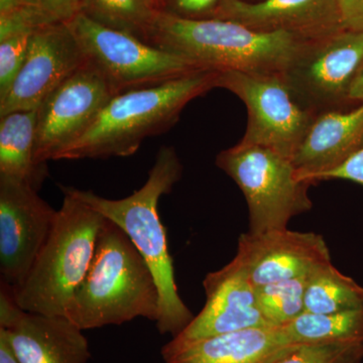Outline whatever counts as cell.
<instances>
[{
    "label": "cell",
    "instance_id": "cell-26",
    "mask_svg": "<svg viewBox=\"0 0 363 363\" xmlns=\"http://www.w3.org/2000/svg\"><path fill=\"white\" fill-rule=\"evenodd\" d=\"M226 0H162L161 13L189 20L216 18Z\"/></svg>",
    "mask_w": 363,
    "mask_h": 363
},
{
    "label": "cell",
    "instance_id": "cell-31",
    "mask_svg": "<svg viewBox=\"0 0 363 363\" xmlns=\"http://www.w3.org/2000/svg\"><path fill=\"white\" fill-rule=\"evenodd\" d=\"M350 100L353 104H363V71L351 88Z\"/></svg>",
    "mask_w": 363,
    "mask_h": 363
},
{
    "label": "cell",
    "instance_id": "cell-13",
    "mask_svg": "<svg viewBox=\"0 0 363 363\" xmlns=\"http://www.w3.org/2000/svg\"><path fill=\"white\" fill-rule=\"evenodd\" d=\"M233 262L255 288L308 276L332 262L321 234L288 228L241 234Z\"/></svg>",
    "mask_w": 363,
    "mask_h": 363
},
{
    "label": "cell",
    "instance_id": "cell-34",
    "mask_svg": "<svg viewBox=\"0 0 363 363\" xmlns=\"http://www.w3.org/2000/svg\"><path fill=\"white\" fill-rule=\"evenodd\" d=\"M245 1L255 2V1H259V0H245Z\"/></svg>",
    "mask_w": 363,
    "mask_h": 363
},
{
    "label": "cell",
    "instance_id": "cell-9",
    "mask_svg": "<svg viewBox=\"0 0 363 363\" xmlns=\"http://www.w3.org/2000/svg\"><path fill=\"white\" fill-rule=\"evenodd\" d=\"M216 88L233 92L247 109L240 143L259 145L292 160L315 114L294 96L281 73L217 72Z\"/></svg>",
    "mask_w": 363,
    "mask_h": 363
},
{
    "label": "cell",
    "instance_id": "cell-32",
    "mask_svg": "<svg viewBox=\"0 0 363 363\" xmlns=\"http://www.w3.org/2000/svg\"><path fill=\"white\" fill-rule=\"evenodd\" d=\"M20 6L18 0H0V16L11 13Z\"/></svg>",
    "mask_w": 363,
    "mask_h": 363
},
{
    "label": "cell",
    "instance_id": "cell-4",
    "mask_svg": "<svg viewBox=\"0 0 363 363\" xmlns=\"http://www.w3.org/2000/svg\"><path fill=\"white\" fill-rule=\"evenodd\" d=\"M214 72L283 73L304 40L291 33H264L219 18L189 20L157 14L145 40Z\"/></svg>",
    "mask_w": 363,
    "mask_h": 363
},
{
    "label": "cell",
    "instance_id": "cell-21",
    "mask_svg": "<svg viewBox=\"0 0 363 363\" xmlns=\"http://www.w3.org/2000/svg\"><path fill=\"white\" fill-rule=\"evenodd\" d=\"M360 308H363V286L332 262L310 274L306 289V313L332 314Z\"/></svg>",
    "mask_w": 363,
    "mask_h": 363
},
{
    "label": "cell",
    "instance_id": "cell-23",
    "mask_svg": "<svg viewBox=\"0 0 363 363\" xmlns=\"http://www.w3.org/2000/svg\"><path fill=\"white\" fill-rule=\"evenodd\" d=\"M310 274L257 288L260 311L272 326H285L305 313L306 289Z\"/></svg>",
    "mask_w": 363,
    "mask_h": 363
},
{
    "label": "cell",
    "instance_id": "cell-1",
    "mask_svg": "<svg viewBox=\"0 0 363 363\" xmlns=\"http://www.w3.org/2000/svg\"><path fill=\"white\" fill-rule=\"evenodd\" d=\"M182 174L183 164L175 147L164 145L157 152L147 182L128 197L107 199L92 191L67 186L79 199L128 234L157 281L160 294L157 330L173 336L178 335L194 316L179 295L167 231L157 206L162 196L169 194L181 180Z\"/></svg>",
    "mask_w": 363,
    "mask_h": 363
},
{
    "label": "cell",
    "instance_id": "cell-14",
    "mask_svg": "<svg viewBox=\"0 0 363 363\" xmlns=\"http://www.w3.org/2000/svg\"><path fill=\"white\" fill-rule=\"evenodd\" d=\"M83 330L65 316L26 312L9 286L0 289V333L20 363H87L91 353Z\"/></svg>",
    "mask_w": 363,
    "mask_h": 363
},
{
    "label": "cell",
    "instance_id": "cell-2",
    "mask_svg": "<svg viewBox=\"0 0 363 363\" xmlns=\"http://www.w3.org/2000/svg\"><path fill=\"white\" fill-rule=\"evenodd\" d=\"M159 308V290L149 266L128 234L106 219L66 317L84 331L140 317L156 322Z\"/></svg>",
    "mask_w": 363,
    "mask_h": 363
},
{
    "label": "cell",
    "instance_id": "cell-25",
    "mask_svg": "<svg viewBox=\"0 0 363 363\" xmlns=\"http://www.w3.org/2000/svg\"><path fill=\"white\" fill-rule=\"evenodd\" d=\"M35 32L13 33L0 40V97L11 88L25 63L30 38Z\"/></svg>",
    "mask_w": 363,
    "mask_h": 363
},
{
    "label": "cell",
    "instance_id": "cell-6",
    "mask_svg": "<svg viewBox=\"0 0 363 363\" xmlns=\"http://www.w3.org/2000/svg\"><path fill=\"white\" fill-rule=\"evenodd\" d=\"M215 164L240 189L248 207L250 231L288 228L294 217L313 208L311 184L298 180L292 162L278 152L238 143L217 155Z\"/></svg>",
    "mask_w": 363,
    "mask_h": 363
},
{
    "label": "cell",
    "instance_id": "cell-12",
    "mask_svg": "<svg viewBox=\"0 0 363 363\" xmlns=\"http://www.w3.org/2000/svg\"><path fill=\"white\" fill-rule=\"evenodd\" d=\"M86 62L66 23L42 26L33 33L25 63L9 91L0 97V116L35 111L45 98Z\"/></svg>",
    "mask_w": 363,
    "mask_h": 363
},
{
    "label": "cell",
    "instance_id": "cell-3",
    "mask_svg": "<svg viewBox=\"0 0 363 363\" xmlns=\"http://www.w3.org/2000/svg\"><path fill=\"white\" fill-rule=\"evenodd\" d=\"M217 72L201 70L111 98L92 125L59 160L130 157L143 140L173 128L189 102L216 88Z\"/></svg>",
    "mask_w": 363,
    "mask_h": 363
},
{
    "label": "cell",
    "instance_id": "cell-11",
    "mask_svg": "<svg viewBox=\"0 0 363 363\" xmlns=\"http://www.w3.org/2000/svg\"><path fill=\"white\" fill-rule=\"evenodd\" d=\"M57 212L35 189L0 176L1 283L13 288L26 279L51 233Z\"/></svg>",
    "mask_w": 363,
    "mask_h": 363
},
{
    "label": "cell",
    "instance_id": "cell-20",
    "mask_svg": "<svg viewBox=\"0 0 363 363\" xmlns=\"http://www.w3.org/2000/svg\"><path fill=\"white\" fill-rule=\"evenodd\" d=\"M291 344L363 343V308L332 314L303 313L281 327Z\"/></svg>",
    "mask_w": 363,
    "mask_h": 363
},
{
    "label": "cell",
    "instance_id": "cell-33",
    "mask_svg": "<svg viewBox=\"0 0 363 363\" xmlns=\"http://www.w3.org/2000/svg\"><path fill=\"white\" fill-rule=\"evenodd\" d=\"M152 2L157 11H161L162 0H152Z\"/></svg>",
    "mask_w": 363,
    "mask_h": 363
},
{
    "label": "cell",
    "instance_id": "cell-8",
    "mask_svg": "<svg viewBox=\"0 0 363 363\" xmlns=\"http://www.w3.org/2000/svg\"><path fill=\"white\" fill-rule=\"evenodd\" d=\"M363 71V30H342L305 43L284 70L294 96L313 114L353 108L351 88Z\"/></svg>",
    "mask_w": 363,
    "mask_h": 363
},
{
    "label": "cell",
    "instance_id": "cell-15",
    "mask_svg": "<svg viewBox=\"0 0 363 363\" xmlns=\"http://www.w3.org/2000/svg\"><path fill=\"white\" fill-rule=\"evenodd\" d=\"M206 303L201 312L162 348L174 350L201 339L230 332L274 327L257 303V288L231 260L203 281Z\"/></svg>",
    "mask_w": 363,
    "mask_h": 363
},
{
    "label": "cell",
    "instance_id": "cell-19",
    "mask_svg": "<svg viewBox=\"0 0 363 363\" xmlns=\"http://www.w3.org/2000/svg\"><path fill=\"white\" fill-rule=\"evenodd\" d=\"M38 109L0 116V176L39 191L48 177L47 164L35 157Z\"/></svg>",
    "mask_w": 363,
    "mask_h": 363
},
{
    "label": "cell",
    "instance_id": "cell-22",
    "mask_svg": "<svg viewBox=\"0 0 363 363\" xmlns=\"http://www.w3.org/2000/svg\"><path fill=\"white\" fill-rule=\"evenodd\" d=\"M157 13L152 0H84L80 13L100 25L145 40Z\"/></svg>",
    "mask_w": 363,
    "mask_h": 363
},
{
    "label": "cell",
    "instance_id": "cell-30",
    "mask_svg": "<svg viewBox=\"0 0 363 363\" xmlns=\"http://www.w3.org/2000/svg\"><path fill=\"white\" fill-rule=\"evenodd\" d=\"M0 363H20L7 342L6 336L0 333Z\"/></svg>",
    "mask_w": 363,
    "mask_h": 363
},
{
    "label": "cell",
    "instance_id": "cell-29",
    "mask_svg": "<svg viewBox=\"0 0 363 363\" xmlns=\"http://www.w3.org/2000/svg\"><path fill=\"white\" fill-rule=\"evenodd\" d=\"M344 30H363V0H337Z\"/></svg>",
    "mask_w": 363,
    "mask_h": 363
},
{
    "label": "cell",
    "instance_id": "cell-18",
    "mask_svg": "<svg viewBox=\"0 0 363 363\" xmlns=\"http://www.w3.org/2000/svg\"><path fill=\"white\" fill-rule=\"evenodd\" d=\"M293 346L281 327H257L162 348V355L164 363H272Z\"/></svg>",
    "mask_w": 363,
    "mask_h": 363
},
{
    "label": "cell",
    "instance_id": "cell-28",
    "mask_svg": "<svg viewBox=\"0 0 363 363\" xmlns=\"http://www.w3.org/2000/svg\"><path fill=\"white\" fill-rule=\"evenodd\" d=\"M330 180L350 181L363 187V143L347 161L319 179V182Z\"/></svg>",
    "mask_w": 363,
    "mask_h": 363
},
{
    "label": "cell",
    "instance_id": "cell-16",
    "mask_svg": "<svg viewBox=\"0 0 363 363\" xmlns=\"http://www.w3.org/2000/svg\"><path fill=\"white\" fill-rule=\"evenodd\" d=\"M215 18L259 32L291 33L304 42L344 30L337 0H226Z\"/></svg>",
    "mask_w": 363,
    "mask_h": 363
},
{
    "label": "cell",
    "instance_id": "cell-24",
    "mask_svg": "<svg viewBox=\"0 0 363 363\" xmlns=\"http://www.w3.org/2000/svg\"><path fill=\"white\" fill-rule=\"evenodd\" d=\"M363 343L297 344L272 363H362Z\"/></svg>",
    "mask_w": 363,
    "mask_h": 363
},
{
    "label": "cell",
    "instance_id": "cell-17",
    "mask_svg": "<svg viewBox=\"0 0 363 363\" xmlns=\"http://www.w3.org/2000/svg\"><path fill=\"white\" fill-rule=\"evenodd\" d=\"M363 143V104L346 111L316 114L292 162L298 180L315 185L337 169Z\"/></svg>",
    "mask_w": 363,
    "mask_h": 363
},
{
    "label": "cell",
    "instance_id": "cell-27",
    "mask_svg": "<svg viewBox=\"0 0 363 363\" xmlns=\"http://www.w3.org/2000/svg\"><path fill=\"white\" fill-rule=\"evenodd\" d=\"M20 6L39 11L52 23H67L81 13L84 0H18Z\"/></svg>",
    "mask_w": 363,
    "mask_h": 363
},
{
    "label": "cell",
    "instance_id": "cell-7",
    "mask_svg": "<svg viewBox=\"0 0 363 363\" xmlns=\"http://www.w3.org/2000/svg\"><path fill=\"white\" fill-rule=\"evenodd\" d=\"M66 23L86 60L96 67L116 95L204 70L181 55L100 25L83 13Z\"/></svg>",
    "mask_w": 363,
    "mask_h": 363
},
{
    "label": "cell",
    "instance_id": "cell-10",
    "mask_svg": "<svg viewBox=\"0 0 363 363\" xmlns=\"http://www.w3.org/2000/svg\"><path fill=\"white\" fill-rule=\"evenodd\" d=\"M116 95L104 76L86 60L38 108L37 161H58Z\"/></svg>",
    "mask_w": 363,
    "mask_h": 363
},
{
    "label": "cell",
    "instance_id": "cell-5",
    "mask_svg": "<svg viewBox=\"0 0 363 363\" xmlns=\"http://www.w3.org/2000/svg\"><path fill=\"white\" fill-rule=\"evenodd\" d=\"M61 189L63 203L44 247L20 285L9 286L21 309L66 317L74 293L94 257L98 235L106 218L67 186Z\"/></svg>",
    "mask_w": 363,
    "mask_h": 363
}]
</instances>
